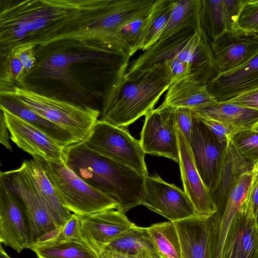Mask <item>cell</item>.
<instances>
[{"instance_id": "cell-51", "label": "cell", "mask_w": 258, "mask_h": 258, "mask_svg": "<svg viewBox=\"0 0 258 258\" xmlns=\"http://www.w3.org/2000/svg\"><path fill=\"white\" fill-rule=\"evenodd\" d=\"M255 33L258 35V32H256Z\"/></svg>"}, {"instance_id": "cell-23", "label": "cell", "mask_w": 258, "mask_h": 258, "mask_svg": "<svg viewBox=\"0 0 258 258\" xmlns=\"http://www.w3.org/2000/svg\"><path fill=\"white\" fill-rule=\"evenodd\" d=\"M252 170V164L237 151L228 139L223 147L216 178L210 190L216 203L221 202L229 187L243 173Z\"/></svg>"}, {"instance_id": "cell-38", "label": "cell", "mask_w": 258, "mask_h": 258, "mask_svg": "<svg viewBox=\"0 0 258 258\" xmlns=\"http://www.w3.org/2000/svg\"><path fill=\"white\" fill-rule=\"evenodd\" d=\"M247 0H223L227 30L238 29L239 19Z\"/></svg>"}, {"instance_id": "cell-20", "label": "cell", "mask_w": 258, "mask_h": 258, "mask_svg": "<svg viewBox=\"0 0 258 258\" xmlns=\"http://www.w3.org/2000/svg\"><path fill=\"white\" fill-rule=\"evenodd\" d=\"M174 222L182 258H211L213 227L210 218L194 216Z\"/></svg>"}, {"instance_id": "cell-17", "label": "cell", "mask_w": 258, "mask_h": 258, "mask_svg": "<svg viewBox=\"0 0 258 258\" xmlns=\"http://www.w3.org/2000/svg\"><path fill=\"white\" fill-rule=\"evenodd\" d=\"M221 258H258V225L252 211L242 207L233 220Z\"/></svg>"}, {"instance_id": "cell-36", "label": "cell", "mask_w": 258, "mask_h": 258, "mask_svg": "<svg viewBox=\"0 0 258 258\" xmlns=\"http://www.w3.org/2000/svg\"><path fill=\"white\" fill-rule=\"evenodd\" d=\"M238 29L248 33L258 32V0H247L239 19Z\"/></svg>"}, {"instance_id": "cell-13", "label": "cell", "mask_w": 258, "mask_h": 258, "mask_svg": "<svg viewBox=\"0 0 258 258\" xmlns=\"http://www.w3.org/2000/svg\"><path fill=\"white\" fill-rule=\"evenodd\" d=\"M176 130L179 151L178 163L184 191L192 203L197 216L208 219L217 213L218 206L196 167L188 142L177 126Z\"/></svg>"}, {"instance_id": "cell-18", "label": "cell", "mask_w": 258, "mask_h": 258, "mask_svg": "<svg viewBox=\"0 0 258 258\" xmlns=\"http://www.w3.org/2000/svg\"><path fill=\"white\" fill-rule=\"evenodd\" d=\"M253 174V170H251L243 173L238 177L228 192L222 213L221 215L215 214L210 218L213 232L211 258L221 257L228 230L244 203Z\"/></svg>"}, {"instance_id": "cell-6", "label": "cell", "mask_w": 258, "mask_h": 258, "mask_svg": "<svg viewBox=\"0 0 258 258\" xmlns=\"http://www.w3.org/2000/svg\"><path fill=\"white\" fill-rule=\"evenodd\" d=\"M0 92L14 96L36 113L65 128L81 142L88 137L100 114L99 110L79 106L16 85Z\"/></svg>"}, {"instance_id": "cell-1", "label": "cell", "mask_w": 258, "mask_h": 258, "mask_svg": "<svg viewBox=\"0 0 258 258\" xmlns=\"http://www.w3.org/2000/svg\"><path fill=\"white\" fill-rule=\"evenodd\" d=\"M0 56L26 44L41 47L86 37L106 0L0 1Z\"/></svg>"}, {"instance_id": "cell-42", "label": "cell", "mask_w": 258, "mask_h": 258, "mask_svg": "<svg viewBox=\"0 0 258 258\" xmlns=\"http://www.w3.org/2000/svg\"><path fill=\"white\" fill-rule=\"evenodd\" d=\"M253 171L252 180L242 207L252 211L256 217L258 211V171Z\"/></svg>"}, {"instance_id": "cell-22", "label": "cell", "mask_w": 258, "mask_h": 258, "mask_svg": "<svg viewBox=\"0 0 258 258\" xmlns=\"http://www.w3.org/2000/svg\"><path fill=\"white\" fill-rule=\"evenodd\" d=\"M217 102L216 98L208 91L207 86L189 77L170 85L161 106L194 110L207 107Z\"/></svg>"}, {"instance_id": "cell-26", "label": "cell", "mask_w": 258, "mask_h": 258, "mask_svg": "<svg viewBox=\"0 0 258 258\" xmlns=\"http://www.w3.org/2000/svg\"><path fill=\"white\" fill-rule=\"evenodd\" d=\"M201 0H173L172 11L158 41L165 39L182 30L200 26Z\"/></svg>"}, {"instance_id": "cell-28", "label": "cell", "mask_w": 258, "mask_h": 258, "mask_svg": "<svg viewBox=\"0 0 258 258\" xmlns=\"http://www.w3.org/2000/svg\"><path fill=\"white\" fill-rule=\"evenodd\" d=\"M156 252L164 258H182L179 239L174 222L155 223L146 227Z\"/></svg>"}, {"instance_id": "cell-19", "label": "cell", "mask_w": 258, "mask_h": 258, "mask_svg": "<svg viewBox=\"0 0 258 258\" xmlns=\"http://www.w3.org/2000/svg\"><path fill=\"white\" fill-rule=\"evenodd\" d=\"M207 88L218 102L258 89V54L238 68L219 73Z\"/></svg>"}, {"instance_id": "cell-49", "label": "cell", "mask_w": 258, "mask_h": 258, "mask_svg": "<svg viewBox=\"0 0 258 258\" xmlns=\"http://www.w3.org/2000/svg\"><path fill=\"white\" fill-rule=\"evenodd\" d=\"M251 129L258 131V121L255 123L251 127Z\"/></svg>"}, {"instance_id": "cell-25", "label": "cell", "mask_w": 258, "mask_h": 258, "mask_svg": "<svg viewBox=\"0 0 258 258\" xmlns=\"http://www.w3.org/2000/svg\"><path fill=\"white\" fill-rule=\"evenodd\" d=\"M194 116H203L232 125L250 128L258 121V111L225 102L192 110Z\"/></svg>"}, {"instance_id": "cell-14", "label": "cell", "mask_w": 258, "mask_h": 258, "mask_svg": "<svg viewBox=\"0 0 258 258\" xmlns=\"http://www.w3.org/2000/svg\"><path fill=\"white\" fill-rule=\"evenodd\" d=\"M211 44L219 73L238 68L258 54V35L239 29L226 31Z\"/></svg>"}, {"instance_id": "cell-40", "label": "cell", "mask_w": 258, "mask_h": 258, "mask_svg": "<svg viewBox=\"0 0 258 258\" xmlns=\"http://www.w3.org/2000/svg\"><path fill=\"white\" fill-rule=\"evenodd\" d=\"M174 116L176 126L189 143L194 119L192 110L186 108H174Z\"/></svg>"}, {"instance_id": "cell-7", "label": "cell", "mask_w": 258, "mask_h": 258, "mask_svg": "<svg viewBox=\"0 0 258 258\" xmlns=\"http://www.w3.org/2000/svg\"><path fill=\"white\" fill-rule=\"evenodd\" d=\"M91 149L147 176L145 153L140 141L133 137L126 127L114 126L98 120L84 141Z\"/></svg>"}, {"instance_id": "cell-9", "label": "cell", "mask_w": 258, "mask_h": 258, "mask_svg": "<svg viewBox=\"0 0 258 258\" xmlns=\"http://www.w3.org/2000/svg\"><path fill=\"white\" fill-rule=\"evenodd\" d=\"M174 109L161 105L145 115L140 142L145 154L178 163L179 151Z\"/></svg>"}, {"instance_id": "cell-46", "label": "cell", "mask_w": 258, "mask_h": 258, "mask_svg": "<svg viewBox=\"0 0 258 258\" xmlns=\"http://www.w3.org/2000/svg\"><path fill=\"white\" fill-rule=\"evenodd\" d=\"M0 258H11L4 250L2 244L0 248Z\"/></svg>"}, {"instance_id": "cell-48", "label": "cell", "mask_w": 258, "mask_h": 258, "mask_svg": "<svg viewBox=\"0 0 258 258\" xmlns=\"http://www.w3.org/2000/svg\"><path fill=\"white\" fill-rule=\"evenodd\" d=\"M252 169L258 171V161L252 165Z\"/></svg>"}, {"instance_id": "cell-50", "label": "cell", "mask_w": 258, "mask_h": 258, "mask_svg": "<svg viewBox=\"0 0 258 258\" xmlns=\"http://www.w3.org/2000/svg\"><path fill=\"white\" fill-rule=\"evenodd\" d=\"M256 219L257 223L258 225V211H257L256 215Z\"/></svg>"}, {"instance_id": "cell-12", "label": "cell", "mask_w": 258, "mask_h": 258, "mask_svg": "<svg viewBox=\"0 0 258 258\" xmlns=\"http://www.w3.org/2000/svg\"><path fill=\"white\" fill-rule=\"evenodd\" d=\"M10 133V139L33 158L64 163L63 148L42 132L0 106Z\"/></svg>"}, {"instance_id": "cell-8", "label": "cell", "mask_w": 258, "mask_h": 258, "mask_svg": "<svg viewBox=\"0 0 258 258\" xmlns=\"http://www.w3.org/2000/svg\"><path fill=\"white\" fill-rule=\"evenodd\" d=\"M0 178L18 196L24 207L30 228L31 247L53 239L60 228L48 214L24 168L21 166L17 169L1 171Z\"/></svg>"}, {"instance_id": "cell-3", "label": "cell", "mask_w": 258, "mask_h": 258, "mask_svg": "<svg viewBox=\"0 0 258 258\" xmlns=\"http://www.w3.org/2000/svg\"><path fill=\"white\" fill-rule=\"evenodd\" d=\"M171 84L163 63L126 73L103 100L101 120L126 127L153 110Z\"/></svg>"}, {"instance_id": "cell-16", "label": "cell", "mask_w": 258, "mask_h": 258, "mask_svg": "<svg viewBox=\"0 0 258 258\" xmlns=\"http://www.w3.org/2000/svg\"><path fill=\"white\" fill-rule=\"evenodd\" d=\"M188 143L200 175L211 190L216 178L224 145L219 144L209 129L195 117Z\"/></svg>"}, {"instance_id": "cell-15", "label": "cell", "mask_w": 258, "mask_h": 258, "mask_svg": "<svg viewBox=\"0 0 258 258\" xmlns=\"http://www.w3.org/2000/svg\"><path fill=\"white\" fill-rule=\"evenodd\" d=\"M80 217L82 239L95 250L102 248L135 225L125 214L114 209Z\"/></svg>"}, {"instance_id": "cell-35", "label": "cell", "mask_w": 258, "mask_h": 258, "mask_svg": "<svg viewBox=\"0 0 258 258\" xmlns=\"http://www.w3.org/2000/svg\"><path fill=\"white\" fill-rule=\"evenodd\" d=\"M194 117L198 118L209 129L221 145H225L227 140L237 132L247 128L203 116Z\"/></svg>"}, {"instance_id": "cell-44", "label": "cell", "mask_w": 258, "mask_h": 258, "mask_svg": "<svg viewBox=\"0 0 258 258\" xmlns=\"http://www.w3.org/2000/svg\"><path fill=\"white\" fill-rule=\"evenodd\" d=\"M99 258H154L151 250H144L136 255H126L103 249L95 250Z\"/></svg>"}, {"instance_id": "cell-41", "label": "cell", "mask_w": 258, "mask_h": 258, "mask_svg": "<svg viewBox=\"0 0 258 258\" xmlns=\"http://www.w3.org/2000/svg\"><path fill=\"white\" fill-rule=\"evenodd\" d=\"M35 47V46L32 44H26L19 46L12 50L15 51L21 61L24 71V76L36 64Z\"/></svg>"}, {"instance_id": "cell-47", "label": "cell", "mask_w": 258, "mask_h": 258, "mask_svg": "<svg viewBox=\"0 0 258 258\" xmlns=\"http://www.w3.org/2000/svg\"><path fill=\"white\" fill-rule=\"evenodd\" d=\"M154 258H164L161 256L156 251H151Z\"/></svg>"}, {"instance_id": "cell-24", "label": "cell", "mask_w": 258, "mask_h": 258, "mask_svg": "<svg viewBox=\"0 0 258 258\" xmlns=\"http://www.w3.org/2000/svg\"><path fill=\"white\" fill-rule=\"evenodd\" d=\"M21 166L33 181L48 214L59 228L72 214L63 206L43 169L36 160H24Z\"/></svg>"}, {"instance_id": "cell-45", "label": "cell", "mask_w": 258, "mask_h": 258, "mask_svg": "<svg viewBox=\"0 0 258 258\" xmlns=\"http://www.w3.org/2000/svg\"><path fill=\"white\" fill-rule=\"evenodd\" d=\"M9 131L6 124L3 113L1 111L0 117V143L7 150L12 151L9 140Z\"/></svg>"}, {"instance_id": "cell-29", "label": "cell", "mask_w": 258, "mask_h": 258, "mask_svg": "<svg viewBox=\"0 0 258 258\" xmlns=\"http://www.w3.org/2000/svg\"><path fill=\"white\" fill-rule=\"evenodd\" d=\"M100 249L126 255H136L146 250L156 251L146 227L136 225Z\"/></svg>"}, {"instance_id": "cell-43", "label": "cell", "mask_w": 258, "mask_h": 258, "mask_svg": "<svg viewBox=\"0 0 258 258\" xmlns=\"http://www.w3.org/2000/svg\"><path fill=\"white\" fill-rule=\"evenodd\" d=\"M224 102L258 111V89L243 94Z\"/></svg>"}, {"instance_id": "cell-2", "label": "cell", "mask_w": 258, "mask_h": 258, "mask_svg": "<svg viewBox=\"0 0 258 258\" xmlns=\"http://www.w3.org/2000/svg\"><path fill=\"white\" fill-rule=\"evenodd\" d=\"M66 166L92 187L114 200L125 214L142 204L145 176L102 155L84 141L63 148Z\"/></svg>"}, {"instance_id": "cell-37", "label": "cell", "mask_w": 258, "mask_h": 258, "mask_svg": "<svg viewBox=\"0 0 258 258\" xmlns=\"http://www.w3.org/2000/svg\"><path fill=\"white\" fill-rule=\"evenodd\" d=\"M74 240L82 239L80 216L73 213L67 221L60 227L57 234L51 240L65 241Z\"/></svg>"}, {"instance_id": "cell-27", "label": "cell", "mask_w": 258, "mask_h": 258, "mask_svg": "<svg viewBox=\"0 0 258 258\" xmlns=\"http://www.w3.org/2000/svg\"><path fill=\"white\" fill-rule=\"evenodd\" d=\"M30 248L38 258H99L97 252L83 240H50Z\"/></svg>"}, {"instance_id": "cell-5", "label": "cell", "mask_w": 258, "mask_h": 258, "mask_svg": "<svg viewBox=\"0 0 258 258\" xmlns=\"http://www.w3.org/2000/svg\"><path fill=\"white\" fill-rule=\"evenodd\" d=\"M33 159L43 169L63 206L70 212L82 216L117 209L114 200L88 184L64 164Z\"/></svg>"}, {"instance_id": "cell-4", "label": "cell", "mask_w": 258, "mask_h": 258, "mask_svg": "<svg viewBox=\"0 0 258 258\" xmlns=\"http://www.w3.org/2000/svg\"><path fill=\"white\" fill-rule=\"evenodd\" d=\"M174 57L189 63L192 75H201L211 68L214 55L211 42L201 26L157 41L132 63L126 73L147 69Z\"/></svg>"}, {"instance_id": "cell-33", "label": "cell", "mask_w": 258, "mask_h": 258, "mask_svg": "<svg viewBox=\"0 0 258 258\" xmlns=\"http://www.w3.org/2000/svg\"><path fill=\"white\" fill-rule=\"evenodd\" d=\"M229 139L240 154L252 165L258 161V131L245 128Z\"/></svg>"}, {"instance_id": "cell-31", "label": "cell", "mask_w": 258, "mask_h": 258, "mask_svg": "<svg viewBox=\"0 0 258 258\" xmlns=\"http://www.w3.org/2000/svg\"><path fill=\"white\" fill-rule=\"evenodd\" d=\"M173 0H157L151 11L140 49L145 51L158 41L169 18Z\"/></svg>"}, {"instance_id": "cell-32", "label": "cell", "mask_w": 258, "mask_h": 258, "mask_svg": "<svg viewBox=\"0 0 258 258\" xmlns=\"http://www.w3.org/2000/svg\"><path fill=\"white\" fill-rule=\"evenodd\" d=\"M151 11L127 22L116 33L117 39L131 56L140 50L144 34L150 20Z\"/></svg>"}, {"instance_id": "cell-30", "label": "cell", "mask_w": 258, "mask_h": 258, "mask_svg": "<svg viewBox=\"0 0 258 258\" xmlns=\"http://www.w3.org/2000/svg\"><path fill=\"white\" fill-rule=\"evenodd\" d=\"M200 24L211 41L227 30L223 0H201Z\"/></svg>"}, {"instance_id": "cell-21", "label": "cell", "mask_w": 258, "mask_h": 258, "mask_svg": "<svg viewBox=\"0 0 258 258\" xmlns=\"http://www.w3.org/2000/svg\"><path fill=\"white\" fill-rule=\"evenodd\" d=\"M0 94V106L31 124L61 148L81 142L65 128L36 113L14 96L4 92Z\"/></svg>"}, {"instance_id": "cell-39", "label": "cell", "mask_w": 258, "mask_h": 258, "mask_svg": "<svg viewBox=\"0 0 258 258\" xmlns=\"http://www.w3.org/2000/svg\"><path fill=\"white\" fill-rule=\"evenodd\" d=\"M163 64L169 72L171 84L188 78L191 75L190 64L177 57L168 59Z\"/></svg>"}, {"instance_id": "cell-10", "label": "cell", "mask_w": 258, "mask_h": 258, "mask_svg": "<svg viewBox=\"0 0 258 258\" xmlns=\"http://www.w3.org/2000/svg\"><path fill=\"white\" fill-rule=\"evenodd\" d=\"M141 205L170 221L197 216L185 191L165 182L159 176H145Z\"/></svg>"}, {"instance_id": "cell-11", "label": "cell", "mask_w": 258, "mask_h": 258, "mask_svg": "<svg viewBox=\"0 0 258 258\" xmlns=\"http://www.w3.org/2000/svg\"><path fill=\"white\" fill-rule=\"evenodd\" d=\"M0 242L18 253L31 247L29 225L18 196L0 178Z\"/></svg>"}, {"instance_id": "cell-34", "label": "cell", "mask_w": 258, "mask_h": 258, "mask_svg": "<svg viewBox=\"0 0 258 258\" xmlns=\"http://www.w3.org/2000/svg\"><path fill=\"white\" fill-rule=\"evenodd\" d=\"M3 59L1 68V91L10 89L15 86V82L20 83L24 76L22 64L14 50Z\"/></svg>"}]
</instances>
